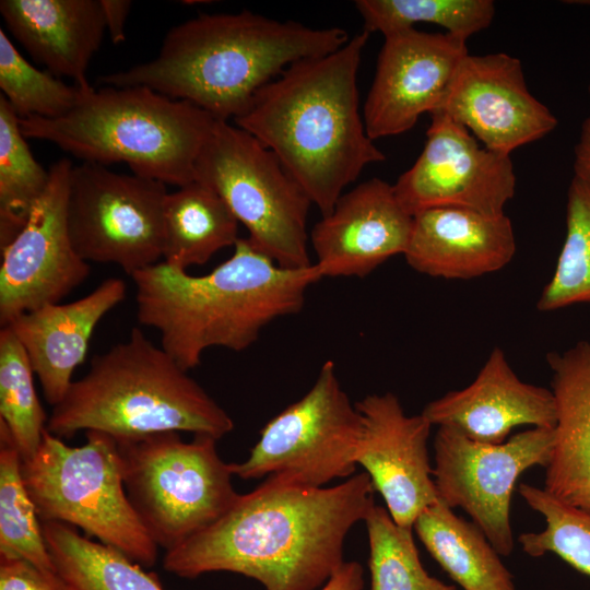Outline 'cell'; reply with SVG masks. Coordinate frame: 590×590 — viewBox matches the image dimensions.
I'll use <instances>...</instances> for the list:
<instances>
[{
  "mask_svg": "<svg viewBox=\"0 0 590 590\" xmlns=\"http://www.w3.org/2000/svg\"><path fill=\"white\" fill-rule=\"evenodd\" d=\"M374 491L366 472L318 488L267 476L212 526L166 551L163 567L180 578L229 571L266 590H316L344 563L346 535L375 506Z\"/></svg>",
  "mask_w": 590,
  "mask_h": 590,
  "instance_id": "obj_1",
  "label": "cell"
},
{
  "mask_svg": "<svg viewBox=\"0 0 590 590\" xmlns=\"http://www.w3.org/2000/svg\"><path fill=\"white\" fill-rule=\"evenodd\" d=\"M364 31L338 50L290 64L261 87L237 127L274 153L321 216L369 164L386 160L359 114Z\"/></svg>",
  "mask_w": 590,
  "mask_h": 590,
  "instance_id": "obj_2",
  "label": "cell"
},
{
  "mask_svg": "<svg viewBox=\"0 0 590 590\" xmlns=\"http://www.w3.org/2000/svg\"><path fill=\"white\" fill-rule=\"evenodd\" d=\"M349 39L340 27L312 28L250 11L200 14L170 28L153 60L105 74L99 82L146 86L227 121L290 64L331 54Z\"/></svg>",
  "mask_w": 590,
  "mask_h": 590,
  "instance_id": "obj_3",
  "label": "cell"
},
{
  "mask_svg": "<svg viewBox=\"0 0 590 590\" xmlns=\"http://www.w3.org/2000/svg\"><path fill=\"white\" fill-rule=\"evenodd\" d=\"M131 279L139 323L155 329L161 347L189 370L210 347L248 349L270 322L298 312L322 276L315 264L282 268L238 238L233 255L208 274L162 261Z\"/></svg>",
  "mask_w": 590,
  "mask_h": 590,
  "instance_id": "obj_4",
  "label": "cell"
},
{
  "mask_svg": "<svg viewBox=\"0 0 590 590\" xmlns=\"http://www.w3.org/2000/svg\"><path fill=\"white\" fill-rule=\"evenodd\" d=\"M233 428L228 413L139 328L93 356L87 373L52 406L46 425L61 439L97 430L116 441L163 432L219 440Z\"/></svg>",
  "mask_w": 590,
  "mask_h": 590,
  "instance_id": "obj_5",
  "label": "cell"
},
{
  "mask_svg": "<svg viewBox=\"0 0 590 590\" xmlns=\"http://www.w3.org/2000/svg\"><path fill=\"white\" fill-rule=\"evenodd\" d=\"M216 120L146 86H91L67 115L20 119V128L25 138L51 142L83 162H122L135 175L181 187L194 181L196 161Z\"/></svg>",
  "mask_w": 590,
  "mask_h": 590,
  "instance_id": "obj_6",
  "label": "cell"
},
{
  "mask_svg": "<svg viewBox=\"0 0 590 590\" xmlns=\"http://www.w3.org/2000/svg\"><path fill=\"white\" fill-rule=\"evenodd\" d=\"M71 447L47 429L36 453L22 461V477L42 522L83 530L144 568L153 567L158 546L127 496L118 445L111 436L86 430Z\"/></svg>",
  "mask_w": 590,
  "mask_h": 590,
  "instance_id": "obj_7",
  "label": "cell"
},
{
  "mask_svg": "<svg viewBox=\"0 0 590 590\" xmlns=\"http://www.w3.org/2000/svg\"><path fill=\"white\" fill-rule=\"evenodd\" d=\"M216 441L209 435L186 441L178 432L117 441L129 502L165 552L212 526L239 496Z\"/></svg>",
  "mask_w": 590,
  "mask_h": 590,
  "instance_id": "obj_8",
  "label": "cell"
},
{
  "mask_svg": "<svg viewBox=\"0 0 590 590\" xmlns=\"http://www.w3.org/2000/svg\"><path fill=\"white\" fill-rule=\"evenodd\" d=\"M194 180L213 189L248 231V241L278 266L304 269L312 204L272 151L228 121L216 120L194 165Z\"/></svg>",
  "mask_w": 590,
  "mask_h": 590,
  "instance_id": "obj_9",
  "label": "cell"
},
{
  "mask_svg": "<svg viewBox=\"0 0 590 590\" xmlns=\"http://www.w3.org/2000/svg\"><path fill=\"white\" fill-rule=\"evenodd\" d=\"M362 417L341 387L335 365L327 361L309 391L271 418L249 457L233 462L243 480L272 476L309 488L324 487L353 474Z\"/></svg>",
  "mask_w": 590,
  "mask_h": 590,
  "instance_id": "obj_10",
  "label": "cell"
},
{
  "mask_svg": "<svg viewBox=\"0 0 590 590\" xmlns=\"http://www.w3.org/2000/svg\"><path fill=\"white\" fill-rule=\"evenodd\" d=\"M166 185L83 162L69 174L67 221L72 246L86 262L125 273L158 263L164 248Z\"/></svg>",
  "mask_w": 590,
  "mask_h": 590,
  "instance_id": "obj_11",
  "label": "cell"
},
{
  "mask_svg": "<svg viewBox=\"0 0 590 590\" xmlns=\"http://www.w3.org/2000/svg\"><path fill=\"white\" fill-rule=\"evenodd\" d=\"M554 428L532 427L502 444L474 441L456 429L438 427L434 439L433 480L438 499L461 508L502 556L514 551L510 502L519 476L546 467Z\"/></svg>",
  "mask_w": 590,
  "mask_h": 590,
  "instance_id": "obj_12",
  "label": "cell"
},
{
  "mask_svg": "<svg viewBox=\"0 0 590 590\" xmlns=\"http://www.w3.org/2000/svg\"><path fill=\"white\" fill-rule=\"evenodd\" d=\"M430 118L423 151L393 185L402 206L412 216L434 208L505 213L517 185L510 155L481 146L441 113Z\"/></svg>",
  "mask_w": 590,
  "mask_h": 590,
  "instance_id": "obj_13",
  "label": "cell"
},
{
  "mask_svg": "<svg viewBox=\"0 0 590 590\" xmlns=\"http://www.w3.org/2000/svg\"><path fill=\"white\" fill-rule=\"evenodd\" d=\"M69 158L55 162L49 181L15 238L1 250L0 323L48 304L60 303L90 274L68 229Z\"/></svg>",
  "mask_w": 590,
  "mask_h": 590,
  "instance_id": "obj_14",
  "label": "cell"
},
{
  "mask_svg": "<svg viewBox=\"0 0 590 590\" xmlns=\"http://www.w3.org/2000/svg\"><path fill=\"white\" fill-rule=\"evenodd\" d=\"M467 39L415 27L385 36L363 120L371 140L401 134L436 111L464 58Z\"/></svg>",
  "mask_w": 590,
  "mask_h": 590,
  "instance_id": "obj_15",
  "label": "cell"
},
{
  "mask_svg": "<svg viewBox=\"0 0 590 590\" xmlns=\"http://www.w3.org/2000/svg\"><path fill=\"white\" fill-rule=\"evenodd\" d=\"M434 113L467 128L486 149L507 155L544 138L558 123L529 91L521 61L505 52L469 54Z\"/></svg>",
  "mask_w": 590,
  "mask_h": 590,
  "instance_id": "obj_16",
  "label": "cell"
},
{
  "mask_svg": "<svg viewBox=\"0 0 590 590\" xmlns=\"http://www.w3.org/2000/svg\"><path fill=\"white\" fill-rule=\"evenodd\" d=\"M355 405L362 417L357 464L393 521L413 529L417 517L438 500L427 448L433 425L422 413L406 415L392 392L366 396Z\"/></svg>",
  "mask_w": 590,
  "mask_h": 590,
  "instance_id": "obj_17",
  "label": "cell"
},
{
  "mask_svg": "<svg viewBox=\"0 0 590 590\" xmlns=\"http://www.w3.org/2000/svg\"><path fill=\"white\" fill-rule=\"evenodd\" d=\"M413 216L380 178L359 184L337 201L311 231L322 278H365L391 257L404 255Z\"/></svg>",
  "mask_w": 590,
  "mask_h": 590,
  "instance_id": "obj_18",
  "label": "cell"
},
{
  "mask_svg": "<svg viewBox=\"0 0 590 590\" xmlns=\"http://www.w3.org/2000/svg\"><path fill=\"white\" fill-rule=\"evenodd\" d=\"M422 414L437 427H449L484 444H502L518 426L554 428L552 390L522 381L505 352L494 347L475 379L425 405Z\"/></svg>",
  "mask_w": 590,
  "mask_h": 590,
  "instance_id": "obj_19",
  "label": "cell"
},
{
  "mask_svg": "<svg viewBox=\"0 0 590 590\" xmlns=\"http://www.w3.org/2000/svg\"><path fill=\"white\" fill-rule=\"evenodd\" d=\"M516 251L515 231L506 213L434 208L413 216L403 256L418 273L468 280L502 270Z\"/></svg>",
  "mask_w": 590,
  "mask_h": 590,
  "instance_id": "obj_20",
  "label": "cell"
},
{
  "mask_svg": "<svg viewBox=\"0 0 590 590\" xmlns=\"http://www.w3.org/2000/svg\"><path fill=\"white\" fill-rule=\"evenodd\" d=\"M125 296L123 280L108 278L84 297L42 306L7 326L25 349L50 405L58 404L72 385L96 324Z\"/></svg>",
  "mask_w": 590,
  "mask_h": 590,
  "instance_id": "obj_21",
  "label": "cell"
},
{
  "mask_svg": "<svg viewBox=\"0 0 590 590\" xmlns=\"http://www.w3.org/2000/svg\"><path fill=\"white\" fill-rule=\"evenodd\" d=\"M0 13L36 62L91 87L86 70L106 30L101 0H1Z\"/></svg>",
  "mask_w": 590,
  "mask_h": 590,
  "instance_id": "obj_22",
  "label": "cell"
},
{
  "mask_svg": "<svg viewBox=\"0 0 590 590\" xmlns=\"http://www.w3.org/2000/svg\"><path fill=\"white\" fill-rule=\"evenodd\" d=\"M546 362L556 424L543 488L564 504L590 510V341L550 352Z\"/></svg>",
  "mask_w": 590,
  "mask_h": 590,
  "instance_id": "obj_23",
  "label": "cell"
},
{
  "mask_svg": "<svg viewBox=\"0 0 590 590\" xmlns=\"http://www.w3.org/2000/svg\"><path fill=\"white\" fill-rule=\"evenodd\" d=\"M413 529L462 590H516L512 575L483 531L439 499L417 517Z\"/></svg>",
  "mask_w": 590,
  "mask_h": 590,
  "instance_id": "obj_24",
  "label": "cell"
},
{
  "mask_svg": "<svg viewBox=\"0 0 590 590\" xmlns=\"http://www.w3.org/2000/svg\"><path fill=\"white\" fill-rule=\"evenodd\" d=\"M238 221L210 187L192 181L168 193L164 204L163 261L187 270L238 240Z\"/></svg>",
  "mask_w": 590,
  "mask_h": 590,
  "instance_id": "obj_25",
  "label": "cell"
},
{
  "mask_svg": "<svg viewBox=\"0 0 590 590\" xmlns=\"http://www.w3.org/2000/svg\"><path fill=\"white\" fill-rule=\"evenodd\" d=\"M42 526L55 568L72 590H164L155 575L121 552L66 523Z\"/></svg>",
  "mask_w": 590,
  "mask_h": 590,
  "instance_id": "obj_26",
  "label": "cell"
},
{
  "mask_svg": "<svg viewBox=\"0 0 590 590\" xmlns=\"http://www.w3.org/2000/svg\"><path fill=\"white\" fill-rule=\"evenodd\" d=\"M20 128V118L0 95V250L25 226L46 190L49 169L33 156Z\"/></svg>",
  "mask_w": 590,
  "mask_h": 590,
  "instance_id": "obj_27",
  "label": "cell"
},
{
  "mask_svg": "<svg viewBox=\"0 0 590 590\" xmlns=\"http://www.w3.org/2000/svg\"><path fill=\"white\" fill-rule=\"evenodd\" d=\"M21 468L19 449L0 422V556L23 558L42 569L56 570Z\"/></svg>",
  "mask_w": 590,
  "mask_h": 590,
  "instance_id": "obj_28",
  "label": "cell"
},
{
  "mask_svg": "<svg viewBox=\"0 0 590 590\" xmlns=\"http://www.w3.org/2000/svg\"><path fill=\"white\" fill-rule=\"evenodd\" d=\"M355 8L364 31L379 32L384 37L428 23L468 39L487 28L495 16L492 0H357Z\"/></svg>",
  "mask_w": 590,
  "mask_h": 590,
  "instance_id": "obj_29",
  "label": "cell"
},
{
  "mask_svg": "<svg viewBox=\"0 0 590 590\" xmlns=\"http://www.w3.org/2000/svg\"><path fill=\"white\" fill-rule=\"evenodd\" d=\"M34 370L25 349L12 330H0V422L9 429L22 461L37 451L46 429V415L34 386Z\"/></svg>",
  "mask_w": 590,
  "mask_h": 590,
  "instance_id": "obj_30",
  "label": "cell"
},
{
  "mask_svg": "<svg viewBox=\"0 0 590 590\" xmlns=\"http://www.w3.org/2000/svg\"><path fill=\"white\" fill-rule=\"evenodd\" d=\"M576 304H590V189L573 178L567 191L564 244L536 308L546 312Z\"/></svg>",
  "mask_w": 590,
  "mask_h": 590,
  "instance_id": "obj_31",
  "label": "cell"
},
{
  "mask_svg": "<svg viewBox=\"0 0 590 590\" xmlns=\"http://www.w3.org/2000/svg\"><path fill=\"white\" fill-rule=\"evenodd\" d=\"M369 544L370 590H458L423 567L412 531L375 505L365 520Z\"/></svg>",
  "mask_w": 590,
  "mask_h": 590,
  "instance_id": "obj_32",
  "label": "cell"
},
{
  "mask_svg": "<svg viewBox=\"0 0 590 590\" xmlns=\"http://www.w3.org/2000/svg\"><path fill=\"white\" fill-rule=\"evenodd\" d=\"M518 492L546 523L542 531L518 536L522 551L532 557L553 553L590 576V510L564 504L544 488L531 484H520Z\"/></svg>",
  "mask_w": 590,
  "mask_h": 590,
  "instance_id": "obj_33",
  "label": "cell"
},
{
  "mask_svg": "<svg viewBox=\"0 0 590 590\" xmlns=\"http://www.w3.org/2000/svg\"><path fill=\"white\" fill-rule=\"evenodd\" d=\"M0 88L20 119L60 118L79 102L82 91L32 66L0 30Z\"/></svg>",
  "mask_w": 590,
  "mask_h": 590,
  "instance_id": "obj_34",
  "label": "cell"
},
{
  "mask_svg": "<svg viewBox=\"0 0 590 590\" xmlns=\"http://www.w3.org/2000/svg\"><path fill=\"white\" fill-rule=\"evenodd\" d=\"M0 590H72L57 570L17 557L0 556Z\"/></svg>",
  "mask_w": 590,
  "mask_h": 590,
  "instance_id": "obj_35",
  "label": "cell"
},
{
  "mask_svg": "<svg viewBox=\"0 0 590 590\" xmlns=\"http://www.w3.org/2000/svg\"><path fill=\"white\" fill-rule=\"evenodd\" d=\"M106 30L114 44L118 45L125 40V26L130 12L131 1L129 0H101Z\"/></svg>",
  "mask_w": 590,
  "mask_h": 590,
  "instance_id": "obj_36",
  "label": "cell"
},
{
  "mask_svg": "<svg viewBox=\"0 0 590 590\" xmlns=\"http://www.w3.org/2000/svg\"><path fill=\"white\" fill-rule=\"evenodd\" d=\"M588 92L590 95V84ZM574 155V178L590 189V115L582 122Z\"/></svg>",
  "mask_w": 590,
  "mask_h": 590,
  "instance_id": "obj_37",
  "label": "cell"
},
{
  "mask_svg": "<svg viewBox=\"0 0 590 590\" xmlns=\"http://www.w3.org/2000/svg\"><path fill=\"white\" fill-rule=\"evenodd\" d=\"M363 567L357 562H344L320 590H363Z\"/></svg>",
  "mask_w": 590,
  "mask_h": 590,
  "instance_id": "obj_38",
  "label": "cell"
}]
</instances>
